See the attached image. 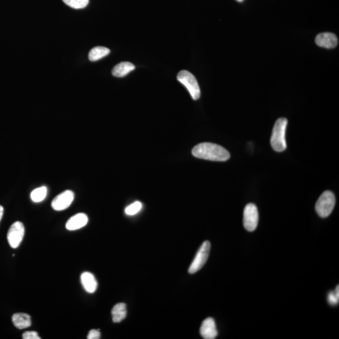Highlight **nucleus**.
<instances>
[{
	"instance_id": "nucleus-1",
	"label": "nucleus",
	"mask_w": 339,
	"mask_h": 339,
	"mask_svg": "<svg viewBox=\"0 0 339 339\" xmlns=\"http://www.w3.org/2000/svg\"><path fill=\"white\" fill-rule=\"evenodd\" d=\"M192 153L195 157L207 160L225 161L230 158L228 151L221 146L212 143H202L196 145Z\"/></svg>"
},
{
	"instance_id": "nucleus-2",
	"label": "nucleus",
	"mask_w": 339,
	"mask_h": 339,
	"mask_svg": "<svg viewBox=\"0 0 339 339\" xmlns=\"http://www.w3.org/2000/svg\"><path fill=\"white\" fill-rule=\"evenodd\" d=\"M287 124V119L279 118L275 123L274 129H273L271 145L274 150L277 152H283L287 148L285 133Z\"/></svg>"
},
{
	"instance_id": "nucleus-3",
	"label": "nucleus",
	"mask_w": 339,
	"mask_h": 339,
	"mask_svg": "<svg viewBox=\"0 0 339 339\" xmlns=\"http://www.w3.org/2000/svg\"><path fill=\"white\" fill-rule=\"evenodd\" d=\"M335 205V197L333 193L327 190L320 195L315 205V210L321 218H325L330 215Z\"/></svg>"
},
{
	"instance_id": "nucleus-4",
	"label": "nucleus",
	"mask_w": 339,
	"mask_h": 339,
	"mask_svg": "<svg viewBox=\"0 0 339 339\" xmlns=\"http://www.w3.org/2000/svg\"><path fill=\"white\" fill-rule=\"evenodd\" d=\"M177 80L184 85L189 91L190 96L194 100L200 97V89L197 79L192 73L187 71H182L177 75Z\"/></svg>"
},
{
	"instance_id": "nucleus-5",
	"label": "nucleus",
	"mask_w": 339,
	"mask_h": 339,
	"mask_svg": "<svg viewBox=\"0 0 339 339\" xmlns=\"http://www.w3.org/2000/svg\"><path fill=\"white\" fill-rule=\"evenodd\" d=\"M210 250L211 243L208 241H206L200 246L197 254H196L194 261H192L191 265L190 266L189 269L190 274H195L205 266L207 261H208Z\"/></svg>"
},
{
	"instance_id": "nucleus-6",
	"label": "nucleus",
	"mask_w": 339,
	"mask_h": 339,
	"mask_svg": "<svg viewBox=\"0 0 339 339\" xmlns=\"http://www.w3.org/2000/svg\"><path fill=\"white\" fill-rule=\"evenodd\" d=\"M259 214L258 208L254 204L246 205L243 213V224L248 231H254L258 226Z\"/></svg>"
},
{
	"instance_id": "nucleus-7",
	"label": "nucleus",
	"mask_w": 339,
	"mask_h": 339,
	"mask_svg": "<svg viewBox=\"0 0 339 339\" xmlns=\"http://www.w3.org/2000/svg\"><path fill=\"white\" fill-rule=\"evenodd\" d=\"M25 227L22 222L17 221L10 227L7 234V240L12 248H17L20 246L24 237Z\"/></svg>"
},
{
	"instance_id": "nucleus-8",
	"label": "nucleus",
	"mask_w": 339,
	"mask_h": 339,
	"mask_svg": "<svg viewBox=\"0 0 339 339\" xmlns=\"http://www.w3.org/2000/svg\"><path fill=\"white\" fill-rule=\"evenodd\" d=\"M74 198V192L71 190H65L56 196L52 200V208L57 211L65 210L72 204Z\"/></svg>"
},
{
	"instance_id": "nucleus-9",
	"label": "nucleus",
	"mask_w": 339,
	"mask_h": 339,
	"mask_svg": "<svg viewBox=\"0 0 339 339\" xmlns=\"http://www.w3.org/2000/svg\"><path fill=\"white\" fill-rule=\"evenodd\" d=\"M315 43L318 46L325 49H333L338 45V38L333 33H321L315 38Z\"/></svg>"
},
{
	"instance_id": "nucleus-10",
	"label": "nucleus",
	"mask_w": 339,
	"mask_h": 339,
	"mask_svg": "<svg viewBox=\"0 0 339 339\" xmlns=\"http://www.w3.org/2000/svg\"><path fill=\"white\" fill-rule=\"evenodd\" d=\"M200 335L205 339L216 338L218 335L216 322L213 318L209 317L204 320L200 329Z\"/></svg>"
},
{
	"instance_id": "nucleus-11",
	"label": "nucleus",
	"mask_w": 339,
	"mask_h": 339,
	"mask_svg": "<svg viewBox=\"0 0 339 339\" xmlns=\"http://www.w3.org/2000/svg\"><path fill=\"white\" fill-rule=\"evenodd\" d=\"M88 222V217L86 214L79 213L76 214L68 220L66 223V229L70 230H75L84 227Z\"/></svg>"
},
{
	"instance_id": "nucleus-12",
	"label": "nucleus",
	"mask_w": 339,
	"mask_h": 339,
	"mask_svg": "<svg viewBox=\"0 0 339 339\" xmlns=\"http://www.w3.org/2000/svg\"><path fill=\"white\" fill-rule=\"evenodd\" d=\"M81 280L82 285L87 291L89 293H93L96 291L97 288V282L94 275L89 272H84L81 275Z\"/></svg>"
},
{
	"instance_id": "nucleus-13",
	"label": "nucleus",
	"mask_w": 339,
	"mask_h": 339,
	"mask_svg": "<svg viewBox=\"0 0 339 339\" xmlns=\"http://www.w3.org/2000/svg\"><path fill=\"white\" fill-rule=\"evenodd\" d=\"M134 70L135 66L133 63L129 62H123L118 63L114 67L112 70V74L116 78H123Z\"/></svg>"
},
{
	"instance_id": "nucleus-14",
	"label": "nucleus",
	"mask_w": 339,
	"mask_h": 339,
	"mask_svg": "<svg viewBox=\"0 0 339 339\" xmlns=\"http://www.w3.org/2000/svg\"><path fill=\"white\" fill-rule=\"evenodd\" d=\"M12 322L18 329H24L31 325L30 315L24 313L15 314L12 316Z\"/></svg>"
},
{
	"instance_id": "nucleus-15",
	"label": "nucleus",
	"mask_w": 339,
	"mask_h": 339,
	"mask_svg": "<svg viewBox=\"0 0 339 339\" xmlns=\"http://www.w3.org/2000/svg\"><path fill=\"white\" fill-rule=\"evenodd\" d=\"M111 314L113 322L120 323L123 321L127 314L126 304L123 303L116 304L113 307Z\"/></svg>"
},
{
	"instance_id": "nucleus-16",
	"label": "nucleus",
	"mask_w": 339,
	"mask_h": 339,
	"mask_svg": "<svg viewBox=\"0 0 339 339\" xmlns=\"http://www.w3.org/2000/svg\"><path fill=\"white\" fill-rule=\"evenodd\" d=\"M110 53V50L105 47H96L92 48L89 53V59L92 62L101 59L107 56Z\"/></svg>"
},
{
	"instance_id": "nucleus-17",
	"label": "nucleus",
	"mask_w": 339,
	"mask_h": 339,
	"mask_svg": "<svg viewBox=\"0 0 339 339\" xmlns=\"http://www.w3.org/2000/svg\"><path fill=\"white\" fill-rule=\"evenodd\" d=\"M47 194L46 187L43 186L33 190L30 194L31 199L34 202H41L45 199Z\"/></svg>"
},
{
	"instance_id": "nucleus-18",
	"label": "nucleus",
	"mask_w": 339,
	"mask_h": 339,
	"mask_svg": "<svg viewBox=\"0 0 339 339\" xmlns=\"http://www.w3.org/2000/svg\"><path fill=\"white\" fill-rule=\"evenodd\" d=\"M64 4L74 9H84L89 4V0H62Z\"/></svg>"
},
{
	"instance_id": "nucleus-19",
	"label": "nucleus",
	"mask_w": 339,
	"mask_h": 339,
	"mask_svg": "<svg viewBox=\"0 0 339 339\" xmlns=\"http://www.w3.org/2000/svg\"><path fill=\"white\" fill-rule=\"evenodd\" d=\"M142 208V203L139 201H137L130 206L127 207L125 209V213L126 215L133 216L139 213Z\"/></svg>"
},
{
	"instance_id": "nucleus-20",
	"label": "nucleus",
	"mask_w": 339,
	"mask_h": 339,
	"mask_svg": "<svg viewBox=\"0 0 339 339\" xmlns=\"http://www.w3.org/2000/svg\"><path fill=\"white\" fill-rule=\"evenodd\" d=\"M327 300L328 303L332 306H335L339 301V287L338 285L336 287L335 291H330L328 293Z\"/></svg>"
},
{
	"instance_id": "nucleus-21",
	"label": "nucleus",
	"mask_w": 339,
	"mask_h": 339,
	"mask_svg": "<svg viewBox=\"0 0 339 339\" xmlns=\"http://www.w3.org/2000/svg\"><path fill=\"white\" fill-rule=\"evenodd\" d=\"M22 338L23 339H41L36 331H26L23 333Z\"/></svg>"
},
{
	"instance_id": "nucleus-22",
	"label": "nucleus",
	"mask_w": 339,
	"mask_h": 339,
	"mask_svg": "<svg viewBox=\"0 0 339 339\" xmlns=\"http://www.w3.org/2000/svg\"><path fill=\"white\" fill-rule=\"evenodd\" d=\"M100 337V333L99 330H90L87 338L88 339H99Z\"/></svg>"
},
{
	"instance_id": "nucleus-23",
	"label": "nucleus",
	"mask_w": 339,
	"mask_h": 339,
	"mask_svg": "<svg viewBox=\"0 0 339 339\" xmlns=\"http://www.w3.org/2000/svg\"><path fill=\"white\" fill-rule=\"evenodd\" d=\"M4 208H3L2 206H0V221H1V220L3 218V215H4Z\"/></svg>"
},
{
	"instance_id": "nucleus-24",
	"label": "nucleus",
	"mask_w": 339,
	"mask_h": 339,
	"mask_svg": "<svg viewBox=\"0 0 339 339\" xmlns=\"http://www.w3.org/2000/svg\"><path fill=\"white\" fill-rule=\"evenodd\" d=\"M237 1L239 2H242L244 1V0H237Z\"/></svg>"
}]
</instances>
